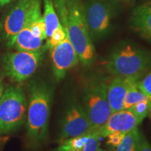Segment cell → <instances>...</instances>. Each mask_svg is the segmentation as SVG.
<instances>
[{
	"mask_svg": "<svg viewBox=\"0 0 151 151\" xmlns=\"http://www.w3.org/2000/svg\"><path fill=\"white\" fill-rule=\"evenodd\" d=\"M130 25L141 38L151 43V1L139 5L133 11Z\"/></svg>",
	"mask_w": 151,
	"mask_h": 151,
	"instance_id": "cell-13",
	"label": "cell"
},
{
	"mask_svg": "<svg viewBox=\"0 0 151 151\" xmlns=\"http://www.w3.org/2000/svg\"><path fill=\"white\" fill-rule=\"evenodd\" d=\"M129 110L133 113L136 118L141 123V122L149 114V100L146 99L133 105Z\"/></svg>",
	"mask_w": 151,
	"mask_h": 151,
	"instance_id": "cell-20",
	"label": "cell"
},
{
	"mask_svg": "<svg viewBox=\"0 0 151 151\" xmlns=\"http://www.w3.org/2000/svg\"><path fill=\"white\" fill-rule=\"evenodd\" d=\"M87 26L92 39H101L108 34L114 9L107 0H87L83 4Z\"/></svg>",
	"mask_w": 151,
	"mask_h": 151,
	"instance_id": "cell-7",
	"label": "cell"
},
{
	"mask_svg": "<svg viewBox=\"0 0 151 151\" xmlns=\"http://www.w3.org/2000/svg\"><path fill=\"white\" fill-rule=\"evenodd\" d=\"M66 37H67L66 30L65 27L60 23L59 26L55 29V31L52 32L51 36L47 39V41L45 46H46V49L50 50V49L54 48L57 45L61 43L65 39Z\"/></svg>",
	"mask_w": 151,
	"mask_h": 151,
	"instance_id": "cell-19",
	"label": "cell"
},
{
	"mask_svg": "<svg viewBox=\"0 0 151 151\" xmlns=\"http://www.w3.org/2000/svg\"><path fill=\"white\" fill-rule=\"evenodd\" d=\"M107 86L104 79L94 78L88 81L84 88L83 106L94 133L104 125L112 113L107 98Z\"/></svg>",
	"mask_w": 151,
	"mask_h": 151,
	"instance_id": "cell-5",
	"label": "cell"
},
{
	"mask_svg": "<svg viewBox=\"0 0 151 151\" xmlns=\"http://www.w3.org/2000/svg\"><path fill=\"white\" fill-rule=\"evenodd\" d=\"M100 139L96 133L72 137L60 142L56 151H96L100 148Z\"/></svg>",
	"mask_w": 151,
	"mask_h": 151,
	"instance_id": "cell-14",
	"label": "cell"
},
{
	"mask_svg": "<svg viewBox=\"0 0 151 151\" xmlns=\"http://www.w3.org/2000/svg\"><path fill=\"white\" fill-rule=\"evenodd\" d=\"M52 94L53 90L46 83L30 84L26 116V138L29 148H39L46 141Z\"/></svg>",
	"mask_w": 151,
	"mask_h": 151,
	"instance_id": "cell-1",
	"label": "cell"
},
{
	"mask_svg": "<svg viewBox=\"0 0 151 151\" xmlns=\"http://www.w3.org/2000/svg\"><path fill=\"white\" fill-rule=\"evenodd\" d=\"M27 101L20 86H9L0 101V134H7L19 129L26 120Z\"/></svg>",
	"mask_w": 151,
	"mask_h": 151,
	"instance_id": "cell-4",
	"label": "cell"
},
{
	"mask_svg": "<svg viewBox=\"0 0 151 151\" xmlns=\"http://www.w3.org/2000/svg\"><path fill=\"white\" fill-rule=\"evenodd\" d=\"M4 83H3V78L1 76V75L0 74V101H1V96L4 92Z\"/></svg>",
	"mask_w": 151,
	"mask_h": 151,
	"instance_id": "cell-24",
	"label": "cell"
},
{
	"mask_svg": "<svg viewBox=\"0 0 151 151\" xmlns=\"http://www.w3.org/2000/svg\"><path fill=\"white\" fill-rule=\"evenodd\" d=\"M46 46L36 51L7 52L1 59V69L6 76L14 83H20L32 76L42 61Z\"/></svg>",
	"mask_w": 151,
	"mask_h": 151,
	"instance_id": "cell-6",
	"label": "cell"
},
{
	"mask_svg": "<svg viewBox=\"0 0 151 151\" xmlns=\"http://www.w3.org/2000/svg\"><path fill=\"white\" fill-rule=\"evenodd\" d=\"M52 72L58 81L63 79L67 71L79 62L78 54L67 35L61 43L50 49Z\"/></svg>",
	"mask_w": 151,
	"mask_h": 151,
	"instance_id": "cell-10",
	"label": "cell"
},
{
	"mask_svg": "<svg viewBox=\"0 0 151 151\" xmlns=\"http://www.w3.org/2000/svg\"><path fill=\"white\" fill-rule=\"evenodd\" d=\"M44 5V12L43 17L46 24V33L47 39L50 37L55 29L60 24L59 17L57 15L54 8L52 0H43Z\"/></svg>",
	"mask_w": 151,
	"mask_h": 151,
	"instance_id": "cell-16",
	"label": "cell"
},
{
	"mask_svg": "<svg viewBox=\"0 0 151 151\" xmlns=\"http://www.w3.org/2000/svg\"><path fill=\"white\" fill-rule=\"evenodd\" d=\"M151 68V51L132 44L115 49L106 62V69L113 76L141 78Z\"/></svg>",
	"mask_w": 151,
	"mask_h": 151,
	"instance_id": "cell-3",
	"label": "cell"
},
{
	"mask_svg": "<svg viewBox=\"0 0 151 151\" xmlns=\"http://www.w3.org/2000/svg\"><path fill=\"white\" fill-rule=\"evenodd\" d=\"M43 39L35 37L29 26L24 24L15 38L13 47L18 51H36L42 48Z\"/></svg>",
	"mask_w": 151,
	"mask_h": 151,
	"instance_id": "cell-15",
	"label": "cell"
},
{
	"mask_svg": "<svg viewBox=\"0 0 151 151\" xmlns=\"http://www.w3.org/2000/svg\"><path fill=\"white\" fill-rule=\"evenodd\" d=\"M137 76H114L107 86V98L112 113L124 109L123 103L126 93L132 83L140 80Z\"/></svg>",
	"mask_w": 151,
	"mask_h": 151,
	"instance_id": "cell-12",
	"label": "cell"
},
{
	"mask_svg": "<svg viewBox=\"0 0 151 151\" xmlns=\"http://www.w3.org/2000/svg\"><path fill=\"white\" fill-rule=\"evenodd\" d=\"M14 0H0V7L4 6L9 4V3H11Z\"/></svg>",
	"mask_w": 151,
	"mask_h": 151,
	"instance_id": "cell-25",
	"label": "cell"
},
{
	"mask_svg": "<svg viewBox=\"0 0 151 151\" xmlns=\"http://www.w3.org/2000/svg\"><path fill=\"white\" fill-rule=\"evenodd\" d=\"M138 86L146 96L149 101H151V70L143 78L142 81H139Z\"/></svg>",
	"mask_w": 151,
	"mask_h": 151,
	"instance_id": "cell-21",
	"label": "cell"
},
{
	"mask_svg": "<svg viewBox=\"0 0 151 151\" xmlns=\"http://www.w3.org/2000/svg\"><path fill=\"white\" fill-rule=\"evenodd\" d=\"M141 134L138 127L128 132L120 144L113 151H139Z\"/></svg>",
	"mask_w": 151,
	"mask_h": 151,
	"instance_id": "cell-17",
	"label": "cell"
},
{
	"mask_svg": "<svg viewBox=\"0 0 151 151\" xmlns=\"http://www.w3.org/2000/svg\"><path fill=\"white\" fill-rule=\"evenodd\" d=\"M96 151H107V150H104V149H102V148H99L98 149V150H97Z\"/></svg>",
	"mask_w": 151,
	"mask_h": 151,
	"instance_id": "cell-26",
	"label": "cell"
},
{
	"mask_svg": "<svg viewBox=\"0 0 151 151\" xmlns=\"http://www.w3.org/2000/svg\"><path fill=\"white\" fill-rule=\"evenodd\" d=\"M35 0H18L0 24V34L8 48H13L15 38L23 27Z\"/></svg>",
	"mask_w": 151,
	"mask_h": 151,
	"instance_id": "cell-9",
	"label": "cell"
},
{
	"mask_svg": "<svg viewBox=\"0 0 151 151\" xmlns=\"http://www.w3.org/2000/svg\"><path fill=\"white\" fill-rule=\"evenodd\" d=\"M60 130V142L72 137L94 133L83 106L76 100L71 101L66 109Z\"/></svg>",
	"mask_w": 151,
	"mask_h": 151,
	"instance_id": "cell-8",
	"label": "cell"
},
{
	"mask_svg": "<svg viewBox=\"0 0 151 151\" xmlns=\"http://www.w3.org/2000/svg\"><path fill=\"white\" fill-rule=\"evenodd\" d=\"M126 133L121 132H113L107 135L106 144L111 146L112 148H115L118 147L120 143L122 142V139H124Z\"/></svg>",
	"mask_w": 151,
	"mask_h": 151,
	"instance_id": "cell-22",
	"label": "cell"
},
{
	"mask_svg": "<svg viewBox=\"0 0 151 151\" xmlns=\"http://www.w3.org/2000/svg\"><path fill=\"white\" fill-rule=\"evenodd\" d=\"M139 81H140L139 80L134 81L133 83H132L128 88L124 99V109H129L136 104L143 100L148 99L146 96L143 94V92L139 89L138 86Z\"/></svg>",
	"mask_w": 151,
	"mask_h": 151,
	"instance_id": "cell-18",
	"label": "cell"
},
{
	"mask_svg": "<svg viewBox=\"0 0 151 151\" xmlns=\"http://www.w3.org/2000/svg\"><path fill=\"white\" fill-rule=\"evenodd\" d=\"M139 151H151V146L149 141L143 134H141V141Z\"/></svg>",
	"mask_w": 151,
	"mask_h": 151,
	"instance_id": "cell-23",
	"label": "cell"
},
{
	"mask_svg": "<svg viewBox=\"0 0 151 151\" xmlns=\"http://www.w3.org/2000/svg\"><path fill=\"white\" fill-rule=\"evenodd\" d=\"M139 124L141 123L129 109H123L111 113L104 125L100 128L96 134L99 137L105 138L113 132L127 133L138 127Z\"/></svg>",
	"mask_w": 151,
	"mask_h": 151,
	"instance_id": "cell-11",
	"label": "cell"
},
{
	"mask_svg": "<svg viewBox=\"0 0 151 151\" xmlns=\"http://www.w3.org/2000/svg\"><path fill=\"white\" fill-rule=\"evenodd\" d=\"M67 35L78 54L83 65H92L95 58V50L90 37L84 14L82 0H65Z\"/></svg>",
	"mask_w": 151,
	"mask_h": 151,
	"instance_id": "cell-2",
	"label": "cell"
}]
</instances>
